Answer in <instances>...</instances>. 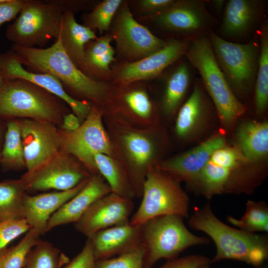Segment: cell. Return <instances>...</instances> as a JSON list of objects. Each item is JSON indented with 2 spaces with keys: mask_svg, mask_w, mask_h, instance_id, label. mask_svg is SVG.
I'll return each mask as SVG.
<instances>
[{
  "mask_svg": "<svg viewBox=\"0 0 268 268\" xmlns=\"http://www.w3.org/2000/svg\"><path fill=\"white\" fill-rule=\"evenodd\" d=\"M125 99L130 108L138 116L144 118L149 117L152 106L145 92L133 91L126 94Z\"/></svg>",
  "mask_w": 268,
  "mask_h": 268,
  "instance_id": "obj_38",
  "label": "cell"
},
{
  "mask_svg": "<svg viewBox=\"0 0 268 268\" xmlns=\"http://www.w3.org/2000/svg\"><path fill=\"white\" fill-rule=\"evenodd\" d=\"M190 42L171 41L158 51L127 65L120 72V80L123 82L130 83L155 76L185 54Z\"/></svg>",
  "mask_w": 268,
  "mask_h": 268,
  "instance_id": "obj_18",
  "label": "cell"
},
{
  "mask_svg": "<svg viewBox=\"0 0 268 268\" xmlns=\"http://www.w3.org/2000/svg\"><path fill=\"white\" fill-rule=\"evenodd\" d=\"M0 72L4 79H22L29 81L65 102L81 121L88 115L91 106L89 102L74 99L65 90L61 82L54 76L27 70L10 49L0 54Z\"/></svg>",
  "mask_w": 268,
  "mask_h": 268,
  "instance_id": "obj_13",
  "label": "cell"
},
{
  "mask_svg": "<svg viewBox=\"0 0 268 268\" xmlns=\"http://www.w3.org/2000/svg\"><path fill=\"white\" fill-rule=\"evenodd\" d=\"M175 1L173 0H143L140 2V6L148 12L159 13L168 8Z\"/></svg>",
  "mask_w": 268,
  "mask_h": 268,
  "instance_id": "obj_42",
  "label": "cell"
},
{
  "mask_svg": "<svg viewBox=\"0 0 268 268\" xmlns=\"http://www.w3.org/2000/svg\"><path fill=\"white\" fill-rule=\"evenodd\" d=\"M4 79H5L3 77V76H2L0 72V88L1 87L2 85L3 84Z\"/></svg>",
  "mask_w": 268,
  "mask_h": 268,
  "instance_id": "obj_46",
  "label": "cell"
},
{
  "mask_svg": "<svg viewBox=\"0 0 268 268\" xmlns=\"http://www.w3.org/2000/svg\"><path fill=\"white\" fill-rule=\"evenodd\" d=\"M185 54L199 72L221 121L228 126L233 124L245 108L235 96L220 67L208 37L203 35L195 37Z\"/></svg>",
  "mask_w": 268,
  "mask_h": 268,
  "instance_id": "obj_4",
  "label": "cell"
},
{
  "mask_svg": "<svg viewBox=\"0 0 268 268\" xmlns=\"http://www.w3.org/2000/svg\"><path fill=\"white\" fill-rule=\"evenodd\" d=\"M25 0H6L0 3V27L19 14Z\"/></svg>",
  "mask_w": 268,
  "mask_h": 268,
  "instance_id": "obj_41",
  "label": "cell"
},
{
  "mask_svg": "<svg viewBox=\"0 0 268 268\" xmlns=\"http://www.w3.org/2000/svg\"><path fill=\"white\" fill-rule=\"evenodd\" d=\"M189 224L192 228L206 234L214 242L216 252L212 262L234 260L259 268L268 259V238L266 235L234 228L225 224L215 215L209 203L201 207H195Z\"/></svg>",
  "mask_w": 268,
  "mask_h": 268,
  "instance_id": "obj_1",
  "label": "cell"
},
{
  "mask_svg": "<svg viewBox=\"0 0 268 268\" xmlns=\"http://www.w3.org/2000/svg\"><path fill=\"white\" fill-rule=\"evenodd\" d=\"M155 18L160 25L168 30L196 37L202 35L212 23L203 3L194 0L175 1Z\"/></svg>",
  "mask_w": 268,
  "mask_h": 268,
  "instance_id": "obj_16",
  "label": "cell"
},
{
  "mask_svg": "<svg viewBox=\"0 0 268 268\" xmlns=\"http://www.w3.org/2000/svg\"><path fill=\"white\" fill-rule=\"evenodd\" d=\"M89 239L96 260L108 259L140 244L142 227L129 221L100 230Z\"/></svg>",
  "mask_w": 268,
  "mask_h": 268,
  "instance_id": "obj_20",
  "label": "cell"
},
{
  "mask_svg": "<svg viewBox=\"0 0 268 268\" xmlns=\"http://www.w3.org/2000/svg\"><path fill=\"white\" fill-rule=\"evenodd\" d=\"M212 5L214 7L215 9L218 11L220 12L224 5V0H213Z\"/></svg>",
  "mask_w": 268,
  "mask_h": 268,
  "instance_id": "obj_45",
  "label": "cell"
},
{
  "mask_svg": "<svg viewBox=\"0 0 268 268\" xmlns=\"http://www.w3.org/2000/svg\"><path fill=\"white\" fill-rule=\"evenodd\" d=\"M121 0H105L99 3L84 17L85 26L100 33L108 30L112 19L120 6Z\"/></svg>",
  "mask_w": 268,
  "mask_h": 268,
  "instance_id": "obj_35",
  "label": "cell"
},
{
  "mask_svg": "<svg viewBox=\"0 0 268 268\" xmlns=\"http://www.w3.org/2000/svg\"><path fill=\"white\" fill-rule=\"evenodd\" d=\"M6 130V121L0 118V157Z\"/></svg>",
  "mask_w": 268,
  "mask_h": 268,
  "instance_id": "obj_44",
  "label": "cell"
},
{
  "mask_svg": "<svg viewBox=\"0 0 268 268\" xmlns=\"http://www.w3.org/2000/svg\"><path fill=\"white\" fill-rule=\"evenodd\" d=\"M225 143L222 135H214L190 150L161 163L157 168L194 187L212 154Z\"/></svg>",
  "mask_w": 268,
  "mask_h": 268,
  "instance_id": "obj_15",
  "label": "cell"
},
{
  "mask_svg": "<svg viewBox=\"0 0 268 268\" xmlns=\"http://www.w3.org/2000/svg\"><path fill=\"white\" fill-rule=\"evenodd\" d=\"M262 1L229 0L224 10L221 31L230 37L246 36L254 28L263 11Z\"/></svg>",
  "mask_w": 268,
  "mask_h": 268,
  "instance_id": "obj_21",
  "label": "cell"
},
{
  "mask_svg": "<svg viewBox=\"0 0 268 268\" xmlns=\"http://www.w3.org/2000/svg\"><path fill=\"white\" fill-rule=\"evenodd\" d=\"M209 265H203L201 266L199 268H210ZM259 268H268L266 267V266L265 267L262 266Z\"/></svg>",
  "mask_w": 268,
  "mask_h": 268,
  "instance_id": "obj_47",
  "label": "cell"
},
{
  "mask_svg": "<svg viewBox=\"0 0 268 268\" xmlns=\"http://www.w3.org/2000/svg\"><path fill=\"white\" fill-rule=\"evenodd\" d=\"M236 138L238 149L246 161H257L268 155V122L244 123L239 127Z\"/></svg>",
  "mask_w": 268,
  "mask_h": 268,
  "instance_id": "obj_23",
  "label": "cell"
},
{
  "mask_svg": "<svg viewBox=\"0 0 268 268\" xmlns=\"http://www.w3.org/2000/svg\"><path fill=\"white\" fill-rule=\"evenodd\" d=\"M97 172L106 180L113 193L131 198L134 195L127 177L110 156L98 153L94 157Z\"/></svg>",
  "mask_w": 268,
  "mask_h": 268,
  "instance_id": "obj_30",
  "label": "cell"
},
{
  "mask_svg": "<svg viewBox=\"0 0 268 268\" xmlns=\"http://www.w3.org/2000/svg\"><path fill=\"white\" fill-rule=\"evenodd\" d=\"M183 219L177 215H166L152 218L141 225L145 268H150L161 259L175 258L191 246L210 242L207 237L190 232Z\"/></svg>",
  "mask_w": 268,
  "mask_h": 268,
  "instance_id": "obj_5",
  "label": "cell"
},
{
  "mask_svg": "<svg viewBox=\"0 0 268 268\" xmlns=\"http://www.w3.org/2000/svg\"><path fill=\"white\" fill-rule=\"evenodd\" d=\"M111 192L100 174L92 175L84 187L51 216L46 232L61 225L75 223L96 200Z\"/></svg>",
  "mask_w": 268,
  "mask_h": 268,
  "instance_id": "obj_19",
  "label": "cell"
},
{
  "mask_svg": "<svg viewBox=\"0 0 268 268\" xmlns=\"http://www.w3.org/2000/svg\"><path fill=\"white\" fill-rule=\"evenodd\" d=\"M234 170L210 159L201 172L194 187L208 199L225 191Z\"/></svg>",
  "mask_w": 268,
  "mask_h": 268,
  "instance_id": "obj_28",
  "label": "cell"
},
{
  "mask_svg": "<svg viewBox=\"0 0 268 268\" xmlns=\"http://www.w3.org/2000/svg\"><path fill=\"white\" fill-rule=\"evenodd\" d=\"M142 199L130 221L141 225L156 217H189L190 200L179 182L157 168L149 167L142 189Z\"/></svg>",
  "mask_w": 268,
  "mask_h": 268,
  "instance_id": "obj_6",
  "label": "cell"
},
{
  "mask_svg": "<svg viewBox=\"0 0 268 268\" xmlns=\"http://www.w3.org/2000/svg\"><path fill=\"white\" fill-rule=\"evenodd\" d=\"M64 10L52 0H25L18 16L5 31L13 45L43 48L59 35Z\"/></svg>",
  "mask_w": 268,
  "mask_h": 268,
  "instance_id": "obj_7",
  "label": "cell"
},
{
  "mask_svg": "<svg viewBox=\"0 0 268 268\" xmlns=\"http://www.w3.org/2000/svg\"><path fill=\"white\" fill-rule=\"evenodd\" d=\"M72 155L61 151L56 156L21 177L26 191L36 192L54 189L70 190L89 179L92 175Z\"/></svg>",
  "mask_w": 268,
  "mask_h": 268,
  "instance_id": "obj_10",
  "label": "cell"
},
{
  "mask_svg": "<svg viewBox=\"0 0 268 268\" xmlns=\"http://www.w3.org/2000/svg\"><path fill=\"white\" fill-rule=\"evenodd\" d=\"M17 119L27 171L35 170L62 151L56 125L32 119Z\"/></svg>",
  "mask_w": 268,
  "mask_h": 268,
  "instance_id": "obj_11",
  "label": "cell"
},
{
  "mask_svg": "<svg viewBox=\"0 0 268 268\" xmlns=\"http://www.w3.org/2000/svg\"><path fill=\"white\" fill-rule=\"evenodd\" d=\"M205 110L203 92L200 85H196L179 112L175 125L177 134L182 137L192 135L202 120Z\"/></svg>",
  "mask_w": 268,
  "mask_h": 268,
  "instance_id": "obj_25",
  "label": "cell"
},
{
  "mask_svg": "<svg viewBox=\"0 0 268 268\" xmlns=\"http://www.w3.org/2000/svg\"><path fill=\"white\" fill-rule=\"evenodd\" d=\"M62 151L69 154L93 174H97L94 157L98 153L111 156L112 146L102 124L100 112L95 107L75 131L59 129Z\"/></svg>",
  "mask_w": 268,
  "mask_h": 268,
  "instance_id": "obj_8",
  "label": "cell"
},
{
  "mask_svg": "<svg viewBox=\"0 0 268 268\" xmlns=\"http://www.w3.org/2000/svg\"><path fill=\"white\" fill-rule=\"evenodd\" d=\"M188 65H180L169 78L163 100V109L167 115L173 113L183 98L190 81Z\"/></svg>",
  "mask_w": 268,
  "mask_h": 268,
  "instance_id": "obj_32",
  "label": "cell"
},
{
  "mask_svg": "<svg viewBox=\"0 0 268 268\" xmlns=\"http://www.w3.org/2000/svg\"><path fill=\"white\" fill-rule=\"evenodd\" d=\"M11 50L27 70L54 76L70 96L72 93L98 102L104 93L103 84L89 77L77 67L64 51L58 37L46 48L13 45Z\"/></svg>",
  "mask_w": 268,
  "mask_h": 268,
  "instance_id": "obj_2",
  "label": "cell"
},
{
  "mask_svg": "<svg viewBox=\"0 0 268 268\" xmlns=\"http://www.w3.org/2000/svg\"><path fill=\"white\" fill-rule=\"evenodd\" d=\"M123 140L128 155L136 168L134 179L142 194L145 177L144 169L149 164L154 155V145L148 137L134 132L125 134Z\"/></svg>",
  "mask_w": 268,
  "mask_h": 268,
  "instance_id": "obj_24",
  "label": "cell"
},
{
  "mask_svg": "<svg viewBox=\"0 0 268 268\" xmlns=\"http://www.w3.org/2000/svg\"><path fill=\"white\" fill-rule=\"evenodd\" d=\"M255 88L257 112L262 114L268 103V27L265 23L260 31V49Z\"/></svg>",
  "mask_w": 268,
  "mask_h": 268,
  "instance_id": "obj_31",
  "label": "cell"
},
{
  "mask_svg": "<svg viewBox=\"0 0 268 268\" xmlns=\"http://www.w3.org/2000/svg\"><path fill=\"white\" fill-rule=\"evenodd\" d=\"M89 179L67 191L35 196H30L25 193L22 199L23 213L24 218L30 228L35 230L39 235L45 233L47 225L51 216L76 195L84 187Z\"/></svg>",
  "mask_w": 268,
  "mask_h": 268,
  "instance_id": "obj_17",
  "label": "cell"
},
{
  "mask_svg": "<svg viewBox=\"0 0 268 268\" xmlns=\"http://www.w3.org/2000/svg\"><path fill=\"white\" fill-rule=\"evenodd\" d=\"M58 37L67 55L82 71L85 47L88 42L97 39L94 31L77 23L73 12L68 10L64 12Z\"/></svg>",
  "mask_w": 268,
  "mask_h": 268,
  "instance_id": "obj_22",
  "label": "cell"
},
{
  "mask_svg": "<svg viewBox=\"0 0 268 268\" xmlns=\"http://www.w3.org/2000/svg\"><path fill=\"white\" fill-rule=\"evenodd\" d=\"M227 219L232 225L246 231L252 233L268 231V206L264 201H248L245 212L240 219L231 215Z\"/></svg>",
  "mask_w": 268,
  "mask_h": 268,
  "instance_id": "obj_33",
  "label": "cell"
},
{
  "mask_svg": "<svg viewBox=\"0 0 268 268\" xmlns=\"http://www.w3.org/2000/svg\"><path fill=\"white\" fill-rule=\"evenodd\" d=\"M96 262L91 241L87 239L81 251L62 268H94Z\"/></svg>",
  "mask_w": 268,
  "mask_h": 268,
  "instance_id": "obj_39",
  "label": "cell"
},
{
  "mask_svg": "<svg viewBox=\"0 0 268 268\" xmlns=\"http://www.w3.org/2000/svg\"><path fill=\"white\" fill-rule=\"evenodd\" d=\"M69 261L51 243L40 239L27 254L21 268H62Z\"/></svg>",
  "mask_w": 268,
  "mask_h": 268,
  "instance_id": "obj_29",
  "label": "cell"
},
{
  "mask_svg": "<svg viewBox=\"0 0 268 268\" xmlns=\"http://www.w3.org/2000/svg\"><path fill=\"white\" fill-rule=\"evenodd\" d=\"M30 228L25 218L0 222V251L6 248L10 242L22 234L26 233Z\"/></svg>",
  "mask_w": 268,
  "mask_h": 268,
  "instance_id": "obj_37",
  "label": "cell"
},
{
  "mask_svg": "<svg viewBox=\"0 0 268 268\" xmlns=\"http://www.w3.org/2000/svg\"><path fill=\"white\" fill-rule=\"evenodd\" d=\"M39 236L30 228L18 244L0 251V268H21L28 252L40 240Z\"/></svg>",
  "mask_w": 268,
  "mask_h": 268,
  "instance_id": "obj_34",
  "label": "cell"
},
{
  "mask_svg": "<svg viewBox=\"0 0 268 268\" xmlns=\"http://www.w3.org/2000/svg\"><path fill=\"white\" fill-rule=\"evenodd\" d=\"M211 261L200 255H189L168 260L160 268H199L203 265H209Z\"/></svg>",
  "mask_w": 268,
  "mask_h": 268,
  "instance_id": "obj_40",
  "label": "cell"
},
{
  "mask_svg": "<svg viewBox=\"0 0 268 268\" xmlns=\"http://www.w3.org/2000/svg\"><path fill=\"white\" fill-rule=\"evenodd\" d=\"M134 207L131 199L111 192L89 206L74 223L75 228L89 239L100 230L130 221Z\"/></svg>",
  "mask_w": 268,
  "mask_h": 268,
  "instance_id": "obj_12",
  "label": "cell"
},
{
  "mask_svg": "<svg viewBox=\"0 0 268 268\" xmlns=\"http://www.w3.org/2000/svg\"><path fill=\"white\" fill-rule=\"evenodd\" d=\"M81 122L73 113L66 114L63 119L61 126V129L67 132H72L77 130L80 126Z\"/></svg>",
  "mask_w": 268,
  "mask_h": 268,
  "instance_id": "obj_43",
  "label": "cell"
},
{
  "mask_svg": "<svg viewBox=\"0 0 268 268\" xmlns=\"http://www.w3.org/2000/svg\"><path fill=\"white\" fill-rule=\"evenodd\" d=\"M25 192L21 179L0 182V222L24 218L22 199Z\"/></svg>",
  "mask_w": 268,
  "mask_h": 268,
  "instance_id": "obj_27",
  "label": "cell"
},
{
  "mask_svg": "<svg viewBox=\"0 0 268 268\" xmlns=\"http://www.w3.org/2000/svg\"><path fill=\"white\" fill-rule=\"evenodd\" d=\"M6 121V130L0 157V165L4 171L25 168L24 148L17 119Z\"/></svg>",
  "mask_w": 268,
  "mask_h": 268,
  "instance_id": "obj_26",
  "label": "cell"
},
{
  "mask_svg": "<svg viewBox=\"0 0 268 268\" xmlns=\"http://www.w3.org/2000/svg\"><path fill=\"white\" fill-rule=\"evenodd\" d=\"M114 37L121 52L134 59L144 58L166 44L138 23L126 6L119 13L114 28Z\"/></svg>",
  "mask_w": 268,
  "mask_h": 268,
  "instance_id": "obj_14",
  "label": "cell"
},
{
  "mask_svg": "<svg viewBox=\"0 0 268 268\" xmlns=\"http://www.w3.org/2000/svg\"><path fill=\"white\" fill-rule=\"evenodd\" d=\"M67 104L39 86L22 79H5L0 88V118L28 119L61 125Z\"/></svg>",
  "mask_w": 268,
  "mask_h": 268,
  "instance_id": "obj_3",
  "label": "cell"
},
{
  "mask_svg": "<svg viewBox=\"0 0 268 268\" xmlns=\"http://www.w3.org/2000/svg\"><path fill=\"white\" fill-rule=\"evenodd\" d=\"M208 38L217 63L230 86L231 84L238 92H246L256 77L258 60L256 43H233L214 33H210Z\"/></svg>",
  "mask_w": 268,
  "mask_h": 268,
  "instance_id": "obj_9",
  "label": "cell"
},
{
  "mask_svg": "<svg viewBox=\"0 0 268 268\" xmlns=\"http://www.w3.org/2000/svg\"><path fill=\"white\" fill-rule=\"evenodd\" d=\"M145 249L141 243L115 258L96 261L94 268H145Z\"/></svg>",
  "mask_w": 268,
  "mask_h": 268,
  "instance_id": "obj_36",
  "label": "cell"
}]
</instances>
